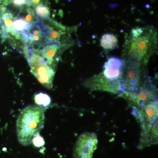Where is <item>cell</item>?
Wrapping results in <instances>:
<instances>
[{
    "mask_svg": "<svg viewBox=\"0 0 158 158\" xmlns=\"http://www.w3.org/2000/svg\"><path fill=\"white\" fill-rule=\"evenodd\" d=\"M27 0H12V2L15 6L20 7L27 4Z\"/></svg>",
    "mask_w": 158,
    "mask_h": 158,
    "instance_id": "cell-17",
    "label": "cell"
},
{
    "mask_svg": "<svg viewBox=\"0 0 158 158\" xmlns=\"http://www.w3.org/2000/svg\"><path fill=\"white\" fill-rule=\"evenodd\" d=\"M32 144L36 148H40L43 146L45 144L44 139L40 134L34 137L32 140Z\"/></svg>",
    "mask_w": 158,
    "mask_h": 158,
    "instance_id": "cell-13",
    "label": "cell"
},
{
    "mask_svg": "<svg viewBox=\"0 0 158 158\" xmlns=\"http://www.w3.org/2000/svg\"><path fill=\"white\" fill-rule=\"evenodd\" d=\"M41 0H27V5L28 6H32V5H37L40 2Z\"/></svg>",
    "mask_w": 158,
    "mask_h": 158,
    "instance_id": "cell-18",
    "label": "cell"
},
{
    "mask_svg": "<svg viewBox=\"0 0 158 158\" xmlns=\"http://www.w3.org/2000/svg\"><path fill=\"white\" fill-rule=\"evenodd\" d=\"M85 87L91 90H102L113 93L125 91L124 81H110L101 73L88 79L85 83Z\"/></svg>",
    "mask_w": 158,
    "mask_h": 158,
    "instance_id": "cell-6",
    "label": "cell"
},
{
    "mask_svg": "<svg viewBox=\"0 0 158 158\" xmlns=\"http://www.w3.org/2000/svg\"><path fill=\"white\" fill-rule=\"evenodd\" d=\"M27 12L28 13V14L26 16L25 21L31 24V23L33 22L34 16V11L31 8H28L27 9Z\"/></svg>",
    "mask_w": 158,
    "mask_h": 158,
    "instance_id": "cell-15",
    "label": "cell"
},
{
    "mask_svg": "<svg viewBox=\"0 0 158 158\" xmlns=\"http://www.w3.org/2000/svg\"><path fill=\"white\" fill-rule=\"evenodd\" d=\"M61 47L54 46L46 47V48L39 51V53L41 55H44L49 62L50 65H51L53 62V57L56 54L58 49Z\"/></svg>",
    "mask_w": 158,
    "mask_h": 158,
    "instance_id": "cell-11",
    "label": "cell"
},
{
    "mask_svg": "<svg viewBox=\"0 0 158 158\" xmlns=\"http://www.w3.org/2000/svg\"><path fill=\"white\" fill-rule=\"evenodd\" d=\"M43 46L45 47H46L54 46H56L58 47H61L62 44H61V43L59 42L58 40H51L50 41H48V42L45 43L43 44Z\"/></svg>",
    "mask_w": 158,
    "mask_h": 158,
    "instance_id": "cell-16",
    "label": "cell"
},
{
    "mask_svg": "<svg viewBox=\"0 0 158 158\" xmlns=\"http://www.w3.org/2000/svg\"><path fill=\"white\" fill-rule=\"evenodd\" d=\"M34 99L37 106L43 109L48 107L52 102L50 96L44 92H40L35 94Z\"/></svg>",
    "mask_w": 158,
    "mask_h": 158,
    "instance_id": "cell-10",
    "label": "cell"
},
{
    "mask_svg": "<svg viewBox=\"0 0 158 158\" xmlns=\"http://www.w3.org/2000/svg\"><path fill=\"white\" fill-rule=\"evenodd\" d=\"M144 67L138 64H126L123 75L125 90L130 92L138 90L140 86L142 70Z\"/></svg>",
    "mask_w": 158,
    "mask_h": 158,
    "instance_id": "cell-7",
    "label": "cell"
},
{
    "mask_svg": "<svg viewBox=\"0 0 158 158\" xmlns=\"http://www.w3.org/2000/svg\"><path fill=\"white\" fill-rule=\"evenodd\" d=\"M28 62L31 73L37 78L38 81L47 89H52L55 74L54 67L44 62L43 58L37 55H34Z\"/></svg>",
    "mask_w": 158,
    "mask_h": 158,
    "instance_id": "cell-3",
    "label": "cell"
},
{
    "mask_svg": "<svg viewBox=\"0 0 158 158\" xmlns=\"http://www.w3.org/2000/svg\"><path fill=\"white\" fill-rule=\"evenodd\" d=\"M158 33L153 26L137 27L126 38L123 59L126 64L145 66L157 49Z\"/></svg>",
    "mask_w": 158,
    "mask_h": 158,
    "instance_id": "cell-1",
    "label": "cell"
},
{
    "mask_svg": "<svg viewBox=\"0 0 158 158\" xmlns=\"http://www.w3.org/2000/svg\"><path fill=\"white\" fill-rule=\"evenodd\" d=\"M135 116L142 125V134H146L158 127V103L154 100L141 107V110H134Z\"/></svg>",
    "mask_w": 158,
    "mask_h": 158,
    "instance_id": "cell-4",
    "label": "cell"
},
{
    "mask_svg": "<svg viewBox=\"0 0 158 158\" xmlns=\"http://www.w3.org/2000/svg\"><path fill=\"white\" fill-rule=\"evenodd\" d=\"M118 40L115 35L107 33L102 36L100 40L101 46L105 50H111L118 46Z\"/></svg>",
    "mask_w": 158,
    "mask_h": 158,
    "instance_id": "cell-8",
    "label": "cell"
},
{
    "mask_svg": "<svg viewBox=\"0 0 158 158\" xmlns=\"http://www.w3.org/2000/svg\"><path fill=\"white\" fill-rule=\"evenodd\" d=\"M32 25L27 22L22 18L15 20L13 23V31L11 34L17 38H20V34L27 30H31Z\"/></svg>",
    "mask_w": 158,
    "mask_h": 158,
    "instance_id": "cell-9",
    "label": "cell"
},
{
    "mask_svg": "<svg viewBox=\"0 0 158 158\" xmlns=\"http://www.w3.org/2000/svg\"><path fill=\"white\" fill-rule=\"evenodd\" d=\"M65 30L60 31H52L49 38L51 40H59L62 35L65 34V32L64 31H65Z\"/></svg>",
    "mask_w": 158,
    "mask_h": 158,
    "instance_id": "cell-14",
    "label": "cell"
},
{
    "mask_svg": "<svg viewBox=\"0 0 158 158\" xmlns=\"http://www.w3.org/2000/svg\"><path fill=\"white\" fill-rule=\"evenodd\" d=\"M44 121L43 109L34 106L24 108L16 121V132L20 144L25 146L32 144L33 138L43 128Z\"/></svg>",
    "mask_w": 158,
    "mask_h": 158,
    "instance_id": "cell-2",
    "label": "cell"
},
{
    "mask_svg": "<svg viewBox=\"0 0 158 158\" xmlns=\"http://www.w3.org/2000/svg\"><path fill=\"white\" fill-rule=\"evenodd\" d=\"M98 143L96 134L93 132L83 133L79 136L75 145L73 158H92Z\"/></svg>",
    "mask_w": 158,
    "mask_h": 158,
    "instance_id": "cell-5",
    "label": "cell"
},
{
    "mask_svg": "<svg viewBox=\"0 0 158 158\" xmlns=\"http://www.w3.org/2000/svg\"><path fill=\"white\" fill-rule=\"evenodd\" d=\"M35 12L37 15L41 18L46 19H50V12L49 9L47 6L42 4L37 5L35 8Z\"/></svg>",
    "mask_w": 158,
    "mask_h": 158,
    "instance_id": "cell-12",
    "label": "cell"
}]
</instances>
